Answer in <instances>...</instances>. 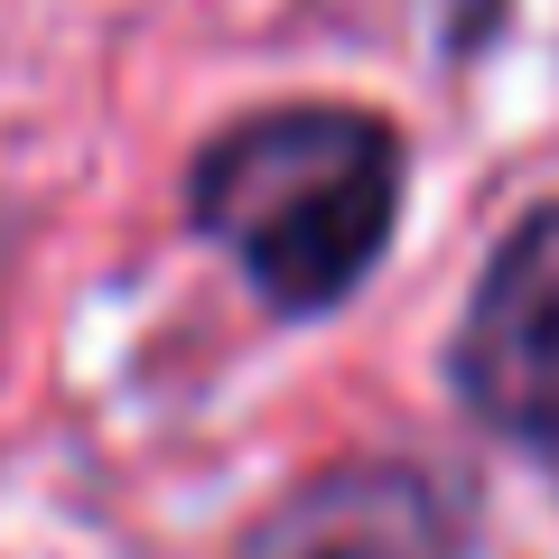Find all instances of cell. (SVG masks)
Segmentation results:
<instances>
[{"mask_svg":"<svg viewBox=\"0 0 559 559\" xmlns=\"http://www.w3.org/2000/svg\"><path fill=\"white\" fill-rule=\"evenodd\" d=\"M187 197L271 308H336L392 242L401 140L355 103H280L205 150Z\"/></svg>","mask_w":559,"mask_h":559,"instance_id":"cell-1","label":"cell"},{"mask_svg":"<svg viewBox=\"0 0 559 559\" xmlns=\"http://www.w3.org/2000/svg\"><path fill=\"white\" fill-rule=\"evenodd\" d=\"M457 401L522 448H559V205L513 224L457 326Z\"/></svg>","mask_w":559,"mask_h":559,"instance_id":"cell-2","label":"cell"},{"mask_svg":"<svg viewBox=\"0 0 559 559\" xmlns=\"http://www.w3.org/2000/svg\"><path fill=\"white\" fill-rule=\"evenodd\" d=\"M234 559H448V503L419 466H326L261 513Z\"/></svg>","mask_w":559,"mask_h":559,"instance_id":"cell-3","label":"cell"},{"mask_svg":"<svg viewBox=\"0 0 559 559\" xmlns=\"http://www.w3.org/2000/svg\"><path fill=\"white\" fill-rule=\"evenodd\" d=\"M448 10H457V20H448V38H457V47H466V38H476V28H485V20H495V0H448Z\"/></svg>","mask_w":559,"mask_h":559,"instance_id":"cell-4","label":"cell"}]
</instances>
